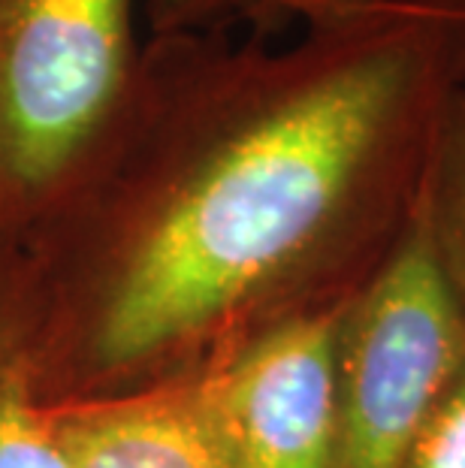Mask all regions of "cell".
<instances>
[{
  "label": "cell",
  "instance_id": "6da1fadb",
  "mask_svg": "<svg viewBox=\"0 0 465 468\" xmlns=\"http://www.w3.org/2000/svg\"><path fill=\"white\" fill-rule=\"evenodd\" d=\"M465 88V0L323 18L284 48L145 37L131 103L64 197L112 245L94 360L131 368L348 303L417 212Z\"/></svg>",
  "mask_w": 465,
  "mask_h": 468
},
{
  "label": "cell",
  "instance_id": "7a4b0ae2",
  "mask_svg": "<svg viewBox=\"0 0 465 468\" xmlns=\"http://www.w3.org/2000/svg\"><path fill=\"white\" fill-rule=\"evenodd\" d=\"M140 0H0V208L70 191L103 152L143 64Z\"/></svg>",
  "mask_w": 465,
  "mask_h": 468
},
{
  "label": "cell",
  "instance_id": "3957f363",
  "mask_svg": "<svg viewBox=\"0 0 465 468\" xmlns=\"http://www.w3.org/2000/svg\"><path fill=\"white\" fill-rule=\"evenodd\" d=\"M465 366V314L420 203L399 245L344 305L335 345L333 468H402Z\"/></svg>",
  "mask_w": 465,
  "mask_h": 468
},
{
  "label": "cell",
  "instance_id": "277c9868",
  "mask_svg": "<svg viewBox=\"0 0 465 468\" xmlns=\"http://www.w3.org/2000/svg\"><path fill=\"white\" fill-rule=\"evenodd\" d=\"M344 305L284 317L187 381L230 468H333Z\"/></svg>",
  "mask_w": 465,
  "mask_h": 468
},
{
  "label": "cell",
  "instance_id": "5b68a950",
  "mask_svg": "<svg viewBox=\"0 0 465 468\" xmlns=\"http://www.w3.org/2000/svg\"><path fill=\"white\" fill-rule=\"evenodd\" d=\"M73 468H230L191 384L55 417Z\"/></svg>",
  "mask_w": 465,
  "mask_h": 468
},
{
  "label": "cell",
  "instance_id": "8992f818",
  "mask_svg": "<svg viewBox=\"0 0 465 468\" xmlns=\"http://www.w3.org/2000/svg\"><path fill=\"white\" fill-rule=\"evenodd\" d=\"M393 4V0H140L145 37L166 34H217L272 39L284 31H302L323 18L348 16L357 9Z\"/></svg>",
  "mask_w": 465,
  "mask_h": 468
},
{
  "label": "cell",
  "instance_id": "52a82bcc",
  "mask_svg": "<svg viewBox=\"0 0 465 468\" xmlns=\"http://www.w3.org/2000/svg\"><path fill=\"white\" fill-rule=\"evenodd\" d=\"M420 215L444 282L465 314V88L441 118L423 178Z\"/></svg>",
  "mask_w": 465,
  "mask_h": 468
},
{
  "label": "cell",
  "instance_id": "ba28073f",
  "mask_svg": "<svg viewBox=\"0 0 465 468\" xmlns=\"http://www.w3.org/2000/svg\"><path fill=\"white\" fill-rule=\"evenodd\" d=\"M0 468H73L55 417L27 399L22 384H0Z\"/></svg>",
  "mask_w": 465,
  "mask_h": 468
},
{
  "label": "cell",
  "instance_id": "9c48e42d",
  "mask_svg": "<svg viewBox=\"0 0 465 468\" xmlns=\"http://www.w3.org/2000/svg\"><path fill=\"white\" fill-rule=\"evenodd\" d=\"M402 468H465V366L414 438Z\"/></svg>",
  "mask_w": 465,
  "mask_h": 468
}]
</instances>
